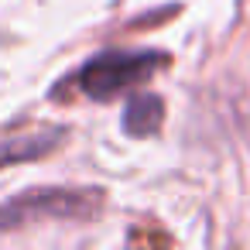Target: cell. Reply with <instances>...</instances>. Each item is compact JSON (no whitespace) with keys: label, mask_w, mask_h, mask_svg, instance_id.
Returning <instances> with one entry per match:
<instances>
[{"label":"cell","mask_w":250,"mask_h":250,"mask_svg":"<svg viewBox=\"0 0 250 250\" xmlns=\"http://www.w3.org/2000/svg\"><path fill=\"white\" fill-rule=\"evenodd\" d=\"M55 147V134H45V137H18V141H7L0 147V161H14V158H38L45 151Z\"/></svg>","instance_id":"obj_4"},{"label":"cell","mask_w":250,"mask_h":250,"mask_svg":"<svg viewBox=\"0 0 250 250\" xmlns=\"http://www.w3.org/2000/svg\"><path fill=\"white\" fill-rule=\"evenodd\" d=\"M100 206V192H69V188H38L24 192L11 206H0V226H21L31 216H89Z\"/></svg>","instance_id":"obj_2"},{"label":"cell","mask_w":250,"mask_h":250,"mask_svg":"<svg viewBox=\"0 0 250 250\" xmlns=\"http://www.w3.org/2000/svg\"><path fill=\"white\" fill-rule=\"evenodd\" d=\"M165 65L161 55H141V52H106L96 55L83 72H79V86L89 100H113L124 89L151 79L158 69Z\"/></svg>","instance_id":"obj_1"},{"label":"cell","mask_w":250,"mask_h":250,"mask_svg":"<svg viewBox=\"0 0 250 250\" xmlns=\"http://www.w3.org/2000/svg\"><path fill=\"white\" fill-rule=\"evenodd\" d=\"M165 120V103L151 93L144 96H134L124 110V130L134 134V137H144V134H154Z\"/></svg>","instance_id":"obj_3"}]
</instances>
